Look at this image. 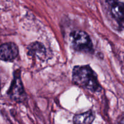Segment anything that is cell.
I'll list each match as a JSON object with an SVG mask.
<instances>
[{
  "mask_svg": "<svg viewBox=\"0 0 124 124\" xmlns=\"http://www.w3.org/2000/svg\"><path fill=\"white\" fill-rule=\"evenodd\" d=\"M73 82L77 85L93 92L101 90L97 75L88 65L76 66L72 72Z\"/></svg>",
  "mask_w": 124,
  "mask_h": 124,
  "instance_id": "obj_1",
  "label": "cell"
},
{
  "mask_svg": "<svg viewBox=\"0 0 124 124\" xmlns=\"http://www.w3.org/2000/svg\"><path fill=\"white\" fill-rule=\"evenodd\" d=\"M72 48L77 52L92 53L93 50V44L89 35L82 30H75L70 35Z\"/></svg>",
  "mask_w": 124,
  "mask_h": 124,
  "instance_id": "obj_2",
  "label": "cell"
},
{
  "mask_svg": "<svg viewBox=\"0 0 124 124\" xmlns=\"http://www.w3.org/2000/svg\"><path fill=\"white\" fill-rule=\"evenodd\" d=\"M110 15L117 29H124V2L121 0H106Z\"/></svg>",
  "mask_w": 124,
  "mask_h": 124,
  "instance_id": "obj_3",
  "label": "cell"
},
{
  "mask_svg": "<svg viewBox=\"0 0 124 124\" xmlns=\"http://www.w3.org/2000/svg\"><path fill=\"white\" fill-rule=\"evenodd\" d=\"M8 94L12 99L15 101L23 100L24 96V90L23 84L20 78V73L18 71L15 73L14 79L12 82L9 90Z\"/></svg>",
  "mask_w": 124,
  "mask_h": 124,
  "instance_id": "obj_4",
  "label": "cell"
},
{
  "mask_svg": "<svg viewBox=\"0 0 124 124\" xmlns=\"http://www.w3.org/2000/svg\"><path fill=\"white\" fill-rule=\"evenodd\" d=\"M18 54V48L15 44L9 42L0 46V60L12 61L16 58Z\"/></svg>",
  "mask_w": 124,
  "mask_h": 124,
  "instance_id": "obj_5",
  "label": "cell"
},
{
  "mask_svg": "<svg viewBox=\"0 0 124 124\" xmlns=\"http://www.w3.org/2000/svg\"><path fill=\"white\" fill-rule=\"evenodd\" d=\"M94 119V115L91 110L75 115L74 124H92Z\"/></svg>",
  "mask_w": 124,
  "mask_h": 124,
  "instance_id": "obj_6",
  "label": "cell"
},
{
  "mask_svg": "<svg viewBox=\"0 0 124 124\" xmlns=\"http://www.w3.org/2000/svg\"><path fill=\"white\" fill-rule=\"evenodd\" d=\"M118 124H124V115L122 117V118L121 119V120L119 122Z\"/></svg>",
  "mask_w": 124,
  "mask_h": 124,
  "instance_id": "obj_7",
  "label": "cell"
}]
</instances>
